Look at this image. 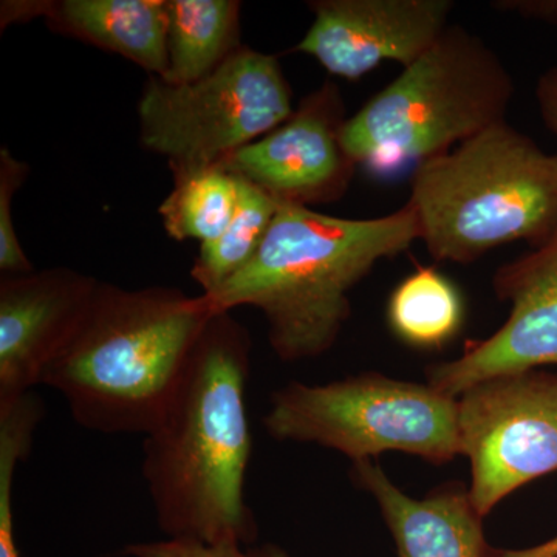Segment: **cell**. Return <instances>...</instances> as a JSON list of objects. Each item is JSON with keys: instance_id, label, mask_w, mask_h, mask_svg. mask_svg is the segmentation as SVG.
Instances as JSON below:
<instances>
[{"instance_id": "cell-1", "label": "cell", "mask_w": 557, "mask_h": 557, "mask_svg": "<svg viewBox=\"0 0 557 557\" xmlns=\"http://www.w3.org/2000/svg\"><path fill=\"white\" fill-rule=\"evenodd\" d=\"M247 329L215 314L159 423L145 435L143 478L166 539L258 544L245 498L252 453L247 412Z\"/></svg>"}, {"instance_id": "cell-2", "label": "cell", "mask_w": 557, "mask_h": 557, "mask_svg": "<svg viewBox=\"0 0 557 557\" xmlns=\"http://www.w3.org/2000/svg\"><path fill=\"white\" fill-rule=\"evenodd\" d=\"M420 242L416 212L343 219L281 205L255 259L211 295L215 314L262 311L270 346L285 362L313 359L335 346L351 314L350 292L376 263Z\"/></svg>"}, {"instance_id": "cell-3", "label": "cell", "mask_w": 557, "mask_h": 557, "mask_svg": "<svg viewBox=\"0 0 557 557\" xmlns=\"http://www.w3.org/2000/svg\"><path fill=\"white\" fill-rule=\"evenodd\" d=\"M215 317L203 295L100 282L89 310L40 384L73 420L100 434H149Z\"/></svg>"}, {"instance_id": "cell-4", "label": "cell", "mask_w": 557, "mask_h": 557, "mask_svg": "<svg viewBox=\"0 0 557 557\" xmlns=\"http://www.w3.org/2000/svg\"><path fill=\"white\" fill-rule=\"evenodd\" d=\"M408 203L437 262L472 263L515 242L541 247L557 233V152L504 121L416 168Z\"/></svg>"}, {"instance_id": "cell-5", "label": "cell", "mask_w": 557, "mask_h": 557, "mask_svg": "<svg viewBox=\"0 0 557 557\" xmlns=\"http://www.w3.org/2000/svg\"><path fill=\"white\" fill-rule=\"evenodd\" d=\"M515 94V79L496 51L467 28L449 25L347 119L344 148L375 177H397L507 121Z\"/></svg>"}, {"instance_id": "cell-6", "label": "cell", "mask_w": 557, "mask_h": 557, "mask_svg": "<svg viewBox=\"0 0 557 557\" xmlns=\"http://www.w3.org/2000/svg\"><path fill=\"white\" fill-rule=\"evenodd\" d=\"M263 426L277 442L313 443L351 463L403 453L442 467L463 453L458 398L376 372L318 386L292 381L271 395Z\"/></svg>"}, {"instance_id": "cell-7", "label": "cell", "mask_w": 557, "mask_h": 557, "mask_svg": "<svg viewBox=\"0 0 557 557\" xmlns=\"http://www.w3.org/2000/svg\"><path fill=\"white\" fill-rule=\"evenodd\" d=\"M293 112L292 89L277 58L242 46L194 83L149 76L138 102L139 141L164 157L178 177L222 166Z\"/></svg>"}, {"instance_id": "cell-8", "label": "cell", "mask_w": 557, "mask_h": 557, "mask_svg": "<svg viewBox=\"0 0 557 557\" xmlns=\"http://www.w3.org/2000/svg\"><path fill=\"white\" fill-rule=\"evenodd\" d=\"M461 456L483 519L509 494L557 472V370L482 381L458 397Z\"/></svg>"}, {"instance_id": "cell-9", "label": "cell", "mask_w": 557, "mask_h": 557, "mask_svg": "<svg viewBox=\"0 0 557 557\" xmlns=\"http://www.w3.org/2000/svg\"><path fill=\"white\" fill-rule=\"evenodd\" d=\"M346 106L339 87L322 84L287 121L223 161V170L247 180L281 205L311 208L347 193L358 164L343 143Z\"/></svg>"}, {"instance_id": "cell-10", "label": "cell", "mask_w": 557, "mask_h": 557, "mask_svg": "<svg viewBox=\"0 0 557 557\" xmlns=\"http://www.w3.org/2000/svg\"><path fill=\"white\" fill-rule=\"evenodd\" d=\"M494 293L511 306L505 324L486 339L469 341L453 361L426 368V383L460 397L482 381L557 368V233L493 277Z\"/></svg>"}, {"instance_id": "cell-11", "label": "cell", "mask_w": 557, "mask_h": 557, "mask_svg": "<svg viewBox=\"0 0 557 557\" xmlns=\"http://www.w3.org/2000/svg\"><path fill=\"white\" fill-rule=\"evenodd\" d=\"M313 24L292 51L330 75L358 81L384 62L409 67L449 27L450 0H317Z\"/></svg>"}, {"instance_id": "cell-12", "label": "cell", "mask_w": 557, "mask_h": 557, "mask_svg": "<svg viewBox=\"0 0 557 557\" xmlns=\"http://www.w3.org/2000/svg\"><path fill=\"white\" fill-rule=\"evenodd\" d=\"M95 277L70 269L0 281V406L33 387L79 327L97 292Z\"/></svg>"}, {"instance_id": "cell-13", "label": "cell", "mask_w": 557, "mask_h": 557, "mask_svg": "<svg viewBox=\"0 0 557 557\" xmlns=\"http://www.w3.org/2000/svg\"><path fill=\"white\" fill-rule=\"evenodd\" d=\"M351 479L375 498L398 557H496L463 483H445L413 498L375 460L354 463Z\"/></svg>"}, {"instance_id": "cell-14", "label": "cell", "mask_w": 557, "mask_h": 557, "mask_svg": "<svg viewBox=\"0 0 557 557\" xmlns=\"http://www.w3.org/2000/svg\"><path fill=\"white\" fill-rule=\"evenodd\" d=\"M42 17L54 30L120 54L150 76L168 75V0L46 2Z\"/></svg>"}, {"instance_id": "cell-15", "label": "cell", "mask_w": 557, "mask_h": 557, "mask_svg": "<svg viewBox=\"0 0 557 557\" xmlns=\"http://www.w3.org/2000/svg\"><path fill=\"white\" fill-rule=\"evenodd\" d=\"M168 83L205 78L242 47L236 0H168Z\"/></svg>"}, {"instance_id": "cell-16", "label": "cell", "mask_w": 557, "mask_h": 557, "mask_svg": "<svg viewBox=\"0 0 557 557\" xmlns=\"http://www.w3.org/2000/svg\"><path fill=\"white\" fill-rule=\"evenodd\" d=\"M387 321L395 336L408 346L442 348L463 325V298L445 274L420 267L392 292Z\"/></svg>"}, {"instance_id": "cell-17", "label": "cell", "mask_w": 557, "mask_h": 557, "mask_svg": "<svg viewBox=\"0 0 557 557\" xmlns=\"http://www.w3.org/2000/svg\"><path fill=\"white\" fill-rule=\"evenodd\" d=\"M237 189L239 199L230 225L218 239L200 245L190 269V276L203 289L201 295L214 293L255 259L281 207L247 180L237 177Z\"/></svg>"}, {"instance_id": "cell-18", "label": "cell", "mask_w": 557, "mask_h": 557, "mask_svg": "<svg viewBox=\"0 0 557 557\" xmlns=\"http://www.w3.org/2000/svg\"><path fill=\"white\" fill-rule=\"evenodd\" d=\"M174 178V189L159 209L166 233L174 240L200 245L222 236L239 199L236 175L215 166Z\"/></svg>"}, {"instance_id": "cell-19", "label": "cell", "mask_w": 557, "mask_h": 557, "mask_svg": "<svg viewBox=\"0 0 557 557\" xmlns=\"http://www.w3.org/2000/svg\"><path fill=\"white\" fill-rule=\"evenodd\" d=\"M28 166L14 159L9 149L0 150V271L7 276L33 273V263L21 247L13 225V196L27 177Z\"/></svg>"}, {"instance_id": "cell-20", "label": "cell", "mask_w": 557, "mask_h": 557, "mask_svg": "<svg viewBox=\"0 0 557 557\" xmlns=\"http://www.w3.org/2000/svg\"><path fill=\"white\" fill-rule=\"evenodd\" d=\"M127 557H293L281 545L267 544H201L194 541L164 539L157 542H139L123 549Z\"/></svg>"}, {"instance_id": "cell-21", "label": "cell", "mask_w": 557, "mask_h": 557, "mask_svg": "<svg viewBox=\"0 0 557 557\" xmlns=\"http://www.w3.org/2000/svg\"><path fill=\"white\" fill-rule=\"evenodd\" d=\"M22 460L24 454L16 446L0 448V557H24L14 536L13 520L14 472Z\"/></svg>"}, {"instance_id": "cell-22", "label": "cell", "mask_w": 557, "mask_h": 557, "mask_svg": "<svg viewBox=\"0 0 557 557\" xmlns=\"http://www.w3.org/2000/svg\"><path fill=\"white\" fill-rule=\"evenodd\" d=\"M493 9L557 28V0H500Z\"/></svg>"}, {"instance_id": "cell-23", "label": "cell", "mask_w": 557, "mask_h": 557, "mask_svg": "<svg viewBox=\"0 0 557 557\" xmlns=\"http://www.w3.org/2000/svg\"><path fill=\"white\" fill-rule=\"evenodd\" d=\"M536 101L545 127L557 139V67L542 73L536 86Z\"/></svg>"}, {"instance_id": "cell-24", "label": "cell", "mask_w": 557, "mask_h": 557, "mask_svg": "<svg viewBox=\"0 0 557 557\" xmlns=\"http://www.w3.org/2000/svg\"><path fill=\"white\" fill-rule=\"evenodd\" d=\"M496 557H557V536L522 549H497Z\"/></svg>"}]
</instances>
